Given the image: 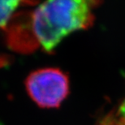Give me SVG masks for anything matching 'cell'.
<instances>
[{"instance_id": "1", "label": "cell", "mask_w": 125, "mask_h": 125, "mask_svg": "<svg viewBox=\"0 0 125 125\" xmlns=\"http://www.w3.org/2000/svg\"><path fill=\"white\" fill-rule=\"evenodd\" d=\"M101 2L85 0H51L37 7L32 25L37 41L51 53L67 36L89 28L94 21V10Z\"/></svg>"}, {"instance_id": "3", "label": "cell", "mask_w": 125, "mask_h": 125, "mask_svg": "<svg viewBox=\"0 0 125 125\" xmlns=\"http://www.w3.org/2000/svg\"><path fill=\"white\" fill-rule=\"evenodd\" d=\"M21 2L16 0H0V28H6L12 14Z\"/></svg>"}, {"instance_id": "2", "label": "cell", "mask_w": 125, "mask_h": 125, "mask_svg": "<svg viewBox=\"0 0 125 125\" xmlns=\"http://www.w3.org/2000/svg\"><path fill=\"white\" fill-rule=\"evenodd\" d=\"M29 96L42 108H58L69 94L67 75L56 67H45L31 72L26 78Z\"/></svg>"}]
</instances>
